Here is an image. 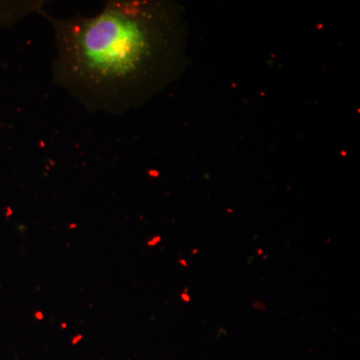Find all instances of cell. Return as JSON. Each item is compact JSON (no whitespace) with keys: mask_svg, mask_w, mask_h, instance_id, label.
<instances>
[{"mask_svg":"<svg viewBox=\"0 0 360 360\" xmlns=\"http://www.w3.org/2000/svg\"><path fill=\"white\" fill-rule=\"evenodd\" d=\"M54 30V84L89 112L120 115L150 72L158 42L156 13L139 2H106L94 16H47Z\"/></svg>","mask_w":360,"mask_h":360,"instance_id":"obj_1","label":"cell"}]
</instances>
